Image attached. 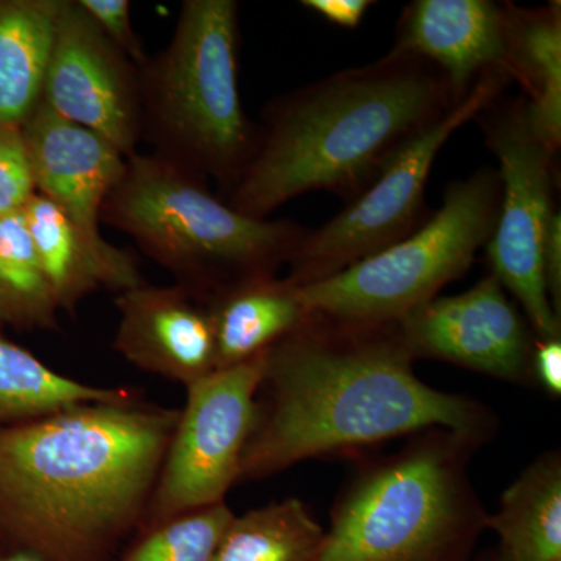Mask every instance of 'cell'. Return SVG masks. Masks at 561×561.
<instances>
[{
  "label": "cell",
  "instance_id": "obj_1",
  "mask_svg": "<svg viewBox=\"0 0 561 561\" xmlns=\"http://www.w3.org/2000/svg\"><path fill=\"white\" fill-rule=\"evenodd\" d=\"M413 362L398 323L309 312L265 353L238 483L437 427L493 440L497 416L489 405L434 389Z\"/></svg>",
  "mask_w": 561,
  "mask_h": 561
},
{
  "label": "cell",
  "instance_id": "obj_2",
  "mask_svg": "<svg viewBox=\"0 0 561 561\" xmlns=\"http://www.w3.org/2000/svg\"><path fill=\"white\" fill-rule=\"evenodd\" d=\"M179 419L135 390L0 430V541L46 561H116L142 526Z\"/></svg>",
  "mask_w": 561,
  "mask_h": 561
},
{
  "label": "cell",
  "instance_id": "obj_3",
  "mask_svg": "<svg viewBox=\"0 0 561 561\" xmlns=\"http://www.w3.org/2000/svg\"><path fill=\"white\" fill-rule=\"evenodd\" d=\"M453 108L445 76L412 55L389 51L332 73L267 103L253 157L225 202L254 219L309 192L353 202Z\"/></svg>",
  "mask_w": 561,
  "mask_h": 561
},
{
  "label": "cell",
  "instance_id": "obj_4",
  "mask_svg": "<svg viewBox=\"0 0 561 561\" xmlns=\"http://www.w3.org/2000/svg\"><path fill=\"white\" fill-rule=\"evenodd\" d=\"M486 445L449 430L413 434L364 459L331 508L313 561H471L489 512L470 465Z\"/></svg>",
  "mask_w": 561,
  "mask_h": 561
},
{
  "label": "cell",
  "instance_id": "obj_5",
  "mask_svg": "<svg viewBox=\"0 0 561 561\" xmlns=\"http://www.w3.org/2000/svg\"><path fill=\"white\" fill-rule=\"evenodd\" d=\"M239 3L184 0L168 46L139 66L140 136L151 154L216 181L225 201L256 149L260 127L238 84Z\"/></svg>",
  "mask_w": 561,
  "mask_h": 561
},
{
  "label": "cell",
  "instance_id": "obj_6",
  "mask_svg": "<svg viewBox=\"0 0 561 561\" xmlns=\"http://www.w3.org/2000/svg\"><path fill=\"white\" fill-rule=\"evenodd\" d=\"M102 224L206 302L247 280L278 276L308 232L290 219L245 216L205 180L138 151L103 203Z\"/></svg>",
  "mask_w": 561,
  "mask_h": 561
},
{
  "label": "cell",
  "instance_id": "obj_7",
  "mask_svg": "<svg viewBox=\"0 0 561 561\" xmlns=\"http://www.w3.org/2000/svg\"><path fill=\"white\" fill-rule=\"evenodd\" d=\"M501 197L497 169L453 181L440 208L411 236L330 278L298 286L306 311L356 323H398L470 271L496 227Z\"/></svg>",
  "mask_w": 561,
  "mask_h": 561
},
{
  "label": "cell",
  "instance_id": "obj_8",
  "mask_svg": "<svg viewBox=\"0 0 561 561\" xmlns=\"http://www.w3.org/2000/svg\"><path fill=\"white\" fill-rule=\"evenodd\" d=\"M511 83L504 73L483 76L463 102L405 144L367 191L327 224L306 232L284 278L295 286L319 283L419 230L431 217L424 192L438 151Z\"/></svg>",
  "mask_w": 561,
  "mask_h": 561
},
{
  "label": "cell",
  "instance_id": "obj_9",
  "mask_svg": "<svg viewBox=\"0 0 561 561\" xmlns=\"http://www.w3.org/2000/svg\"><path fill=\"white\" fill-rule=\"evenodd\" d=\"M486 147L500 161L502 197L496 227L486 243L491 275L515 298L537 341L561 337L542 271L553 216L556 154L531 131L526 101L497 99L476 117Z\"/></svg>",
  "mask_w": 561,
  "mask_h": 561
},
{
  "label": "cell",
  "instance_id": "obj_10",
  "mask_svg": "<svg viewBox=\"0 0 561 561\" xmlns=\"http://www.w3.org/2000/svg\"><path fill=\"white\" fill-rule=\"evenodd\" d=\"M265 353L214 370L186 387V404L180 409L139 531L180 513L224 502L238 483L264 376Z\"/></svg>",
  "mask_w": 561,
  "mask_h": 561
},
{
  "label": "cell",
  "instance_id": "obj_11",
  "mask_svg": "<svg viewBox=\"0 0 561 561\" xmlns=\"http://www.w3.org/2000/svg\"><path fill=\"white\" fill-rule=\"evenodd\" d=\"M41 102L102 136L125 158L142 140L138 66L106 39L77 0H61Z\"/></svg>",
  "mask_w": 561,
  "mask_h": 561
},
{
  "label": "cell",
  "instance_id": "obj_12",
  "mask_svg": "<svg viewBox=\"0 0 561 561\" xmlns=\"http://www.w3.org/2000/svg\"><path fill=\"white\" fill-rule=\"evenodd\" d=\"M413 359L459 365L500 381L530 383L534 331L496 276L456 297H435L398 321Z\"/></svg>",
  "mask_w": 561,
  "mask_h": 561
},
{
  "label": "cell",
  "instance_id": "obj_13",
  "mask_svg": "<svg viewBox=\"0 0 561 561\" xmlns=\"http://www.w3.org/2000/svg\"><path fill=\"white\" fill-rule=\"evenodd\" d=\"M22 131L36 192L65 214L106 264L136 286L146 284L131 251L111 245L101 232L103 203L124 175L127 158L102 136L62 119L43 102Z\"/></svg>",
  "mask_w": 561,
  "mask_h": 561
},
{
  "label": "cell",
  "instance_id": "obj_14",
  "mask_svg": "<svg viewBox=\"0 0 561 561\" xmlns=\"http://www.w3.org/2000/svg\"><path fill=\"white\" fill-rule=\"evenodd\" d=\"M119 324L113 348L140 371L190 387L216 370L209 305L173 286H142L114 298Z\"/></svg>",
  "mask_w": 561,
  "mask_h": 561
},
{
  "label": "cell",
  "instance_id": "obj_15",
  "mask_svg": "<svg viewBox=\"0 0 561 561\" xmlns=\"http://www.w3.org/2000/svg\"><path fill=\"white\" fill-rule=\"evenodd\" d=\"M505 50V3L415 0L402 10L390 51L412 55L434 65L448 81L453 105L457 106L486 73L500 72L507 77Z\"/></svg>",
  "mask_w": 561,
  "mask_h": 561
},
{
  "label": "cell",
  "instance_id": "obj_16",
  "mask_svg": "<svg viewBox=\"0 0 561 561\" xmlns=\"http://www.w3.org/2000/svg\"><path fill=\"white\" fill-rule=\"evenodd\" d=\"M505 72L523 88L527 121L553 154L561 147V3L523 9L505 2Z\"/></svg>",
  "mask_w": 561,
  "mask_h": 561
},
{
  "label": "cell",
  "instance_id": "obj_17",
  "mask_svg": "<svg viewBox=\"0 0 561 561\" xmlns=\"http://www.w3.org/2000/svg\"><path fill=\"white\" fill-rule=\"evenodd\" d=\"M208 305L216 335V370L260 356L309 316L298 286L284 276L247 280Z\"/></svg>",
  "mask_w": 561,
  "mask_h": 561
},
{
  "label": "cell",
  "instance_id": "obj_18",
  "mask_svg": "<svg viewBox=\"0 0 561 561\" xmlns=\"http://www.w3.org/2000/svg\"><path fill=\"white\" fill-rule=\"evenodd\" d=\"M486 529L513 561H561V454H540L504 491Z\"/></svg>",
  "mask_w": 561,
  "mask_h": 561
},
{
  "label": "cell",
  "instance_id": "obj_19",
  "mask_svg": "<svg viewBox=\"0 0 561 561\" xmlns=\"http://www.w3.org/2000/svg\"><path fill=\"white\" fill-rule=\"evenodd\" d=\"M61 0H0V124L24 127L41 102Z\"/></svg>",
  "mask_w": 561,
  "mask_h": 561
},
{
  "label": "cell",
  "instance_id": "obj_20",
  "mask_svg": "<svg viewBox=\"0 0 561 561\" xmlns=\"http://www.w3.org/2000/svg\"><path fill=\"white\" fill-rule=\"evenodd\" d=\"M22 216L60 311L76 313L84 298L101 289L117 295L138 287L106 264L65 214L38 192L24 206Z\"/></svg>",
  "mask_w": 561,
  "mask_h": 561
},
{
  "label": "cell",
  "instance_id": "obj_21",
  "mask_svg": "<svg viewBox=\"0 0 561 561\" xmlns=\"http://www.w3.org/2000/svg\"><path fill=\"white\" fill-rule=\"evenodd\" d=\"M133 391L68 378L0 334V430L73 404L122 400Z\"/></svg>",
  "mask_w": 561,
  "mask_h": 561
},
{
  "label": "cell",
  "instance_id": "obj_22",
  "mask_svg": "<svg viewBox=\"0 0 561 561\" xmlns=\"http://www.w3.org/2000/svg\"><path fill=\"white\" fill-rule=\"evenodd\" d=\"M323 540L324 527L289 497L234 515L214 561H313Z\"/></svg>",
  "mask_w": 561,
  "mask_h": 561
},
{
  "label": "cell",
  "instance_id": "obj_23",
  "mask_svg": "<svg viewBox=\"0 0 561 561\" xmlns=\"http://www.w3.org/2000/svg\"><path fill=\"white\" fill-rule=\"evenodd\" d=\"M60 312L22 210L0 217V334L58 330Z\"/></svg>",
  "mask_w": 561,
  "mask_h": 561
},
{
  "label": "cell",
  "instance_id": "obj_24",
  "mask_svg": "<svg viewBox=\"0 0 561 561\" xmlns=\"http://www.w3.org/2000/svg\"><path fill=\"white\" fill-rule=\"evenodd\" d=\"M232 518L225 501L180 513L138 531L116 561H214Z\"/></svg>",
  "mask_w": 561,
  "mask_h": 561
},
{
  "label": "cell",
  "instance_id": "obj_25",
  "mask_svg": "<svg viewBox=\"0 0 561 561\" xmlns=\"http://www.w3.org/2000/svg\"><path fill=\"white\" fill-rule=\"evenodd\" d=\"M36 194L35 173L22 127L0 124V217L24 209Z\"/></svg>",
  "mask_w": 561,
  "mask_h": 561
},
{
  "label": "cell",
  "instance_id": "obj_26",
  "mask_svg": "<svg viewBox=\"0 0 561 561\" xmlns=\"http://www.w3.org/2000/svg\"><path fill=\"white\" fill-rule=\"evenodd\" d=\"M84 13L101 28L106 39L127 55L136 66L147 60L142 41L131 22V2L128 0H77Z\"/></svg>",
  "mask_w": 561,
  "mask_h": 561
},
{
  "label": "cell",
  "instance_id": "obj_27",
  "mask_svg": "<svg viewBox=\"0 0 561 561\" xmlns=\"http://www.w3.org/2000/svg\"><path fill=\"white\" fill-rule=\"evenodd\" d=\"M531 379L545 393L561 397V337L535 341Z\"/></svg>",
  "mask_w": 561,
  "mask_h": 561
},
{
  "label": "cell",
  "instance_id": "obj_28",
  "mask_svg": "<svg viewBox=\"0 0 561 561\" xmlns=\"http://www.w3.org/2000/svg\"><path fill=\"white\" fill-rule=\"evenodd\" d=\"M546 287L553 311L561 317V216L557 210L549 227L542 254Z\"/></svg>",
  "mask_w": 561,
  "mask_h": 561
},
{
  "label": "cell",
  "instance_id": "obj_29",
  "mask_svg": "<svg viewBox=\"0 0 561 561\" xmlns=\"http://www.w3.org/2000/svg\"><path fill=\"white\" fill-rule=\"evenodd\" d=\"M301 5L339 27L356 28L375 2H368V0H302Z\"/></svg>",
  "mask_w": 561,
  "mask_h": 561
},
{
  "label": "cell",
  "instance_id": "obj_30",
  "mask_svg": "<svg viewBox=\"0 0 561 561\" xmlns=\"http://www.w3.org/2000/svg\"><path fill=\"white\" fill-rule=\"evenodd\" d=\"M0 561H46L41 559L38 553L27 551V549L9 548L0 556Z\"/></svg>",
  "mask_w": 561,
  "mask_h": 561
},
{
  "label": "cell",
  "instance_id": "obj_31",
  "mask_svg": "<svg viewBox=\"0 0 561 561\" xmlns=\"http://www.w3.org/2000/svg\"><path fill=\"white\" fill-rule=\"evenodd\" d=\"M471 561H513L511 557L507 556L500 546H496L494 549H489V551L478 553L474 556V559Z\"/></svg>",
  "mask_w": 561,
  "mask_h": 561
},
{
  "label": "cell",
  "instance_id": "obj_32",
  "mask_svg": "<svg viewBox=\"0 0 561 561\" xmlns=\"http://www.w3.org/2000/svg\"><path fill=\"white\" fill-rule=\"evenodd\" d=\"M5 546H3V542L0 541V556H2L3 551H5Z\"/></svg>",
  "mask_w": 561,
  "mask_h": 561
}]
</instances>
